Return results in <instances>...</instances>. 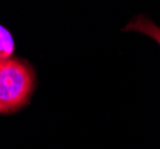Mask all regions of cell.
Masks as SVG:
<instances>
[{"label":"cell","mask_w":160,"mask_h":149,"mask_svg":"<svg viewBox=\"0 0 160 149\" xmlns=\"http://www.w3.org/2000/svg\"><path fill=\"white\" fill-rule=\"evenodd\" d=\"M36 88V73L30 62L20 57L0 60V108L14 113L30 103Z\"/></svg>","instance_id":"6da1fadb"},{"label":"cell","mask_w":160,"mask_h":149,"mask_svg":"<svg viewBox=\"0 0 160 149\" xmlns=\"http://www.w3.org/2000/svg\"><path fill=\"white\" fill-rule=\"evenodd\" d=\"M14 40L5 26L0 25V60L12 57L14 53Z\"/></svg>","instance_id":"3957f363"},{"label":"cell","mask_w":160,"mask_h":149,"mask_svg":"<svg viewBox=\"0 0 160 149\" xmlns=\"http://www.w3.org/2000/svg\"><path fill=\"white\" fill-rule=\"evenodd\" d=\"M0 113H1V108H0Z\"/></svg>","instance_id":"277c9868"},{"label":"cell","mask_w":160,"mask_h":149,"mask_svg":"<svg viewBox=\"0 0 160 149\" xmlns=\"http://www.w3.org/2000/svg\"><path fill=\"white\" fill-rule=\"evenodd\" d=\"M123 30L136 31L142 35H146L160 46V26H158L153 21H151L148 17L143 16V14L136 16L134 19H132L128 23L127 26Z\"/></svg>","instance_id":"7a4b0ae2"}]
</instances>
